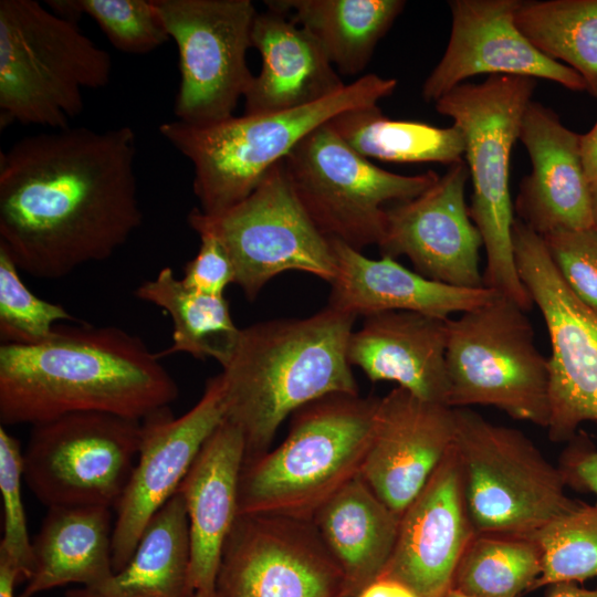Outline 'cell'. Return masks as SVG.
<instances>
[{
    "mask_svg": "<svg viewBox=\"0 0 597 597\" xmlns=\"http://www.w3.org/2000/svg\"><path fill=\"white\" fill-rule=\"evenodd\" d=\"M129 126L22 137L0 155V245L19 270L61 279L108 259L140 227Z\"/></svg>",
    "mask_w": 597,
    "mask_h": 597,
    "instance_id": "obj_1",
    "label": "cell"
},
{
    "mask_svg": "<svg viewBox=\"0 0 597 597\" xmlns=\"http://www.w3.org/2000/svg\"><path fill=\"white\" fill-rule=\"evenodd\" d=\"M177 397L158 354L116 326H59L42 344L0 346L3 427L88 411L143 420Z\"/></svg>",
    "mask_w": 597,
    "mask_h": 597,
    "instance_id": "obj_2",
    "label": "cell"
},
{
    "mask_svg": "<svg viewBox=\"0 0 597 597\" xmlns=\"http://www.w3.org/2000/svg\"><path fill=\"white\" fill-rule=\"evenodd\" d=\"M356 316L326 306L240 331L220 373L226 420L242 433L245 459L270 450L289 415L331 394H359L347 358Z\"/></svg>",
    "mask_w": 597,
    "mask_h": 597,
    "instance_id": "obj_3",
    "label": "cell"
},
{
    "mask_svg": "<svg viewBox=\"0 0 597 597\" xmlns=\"http://www.w3.org/2000/svg\"><path fill=\"white\" fill-rule=\"evenodd\" d=\"M379 397L331 394L297 409L273 450L244 459L239 514L310 520L360 475Z\"/></svg>",
    "mask_w": 597,
    "mask_h": 597,
    "instance_id": "obj_4",
    "label": "cell"
},
{
    "mask_svg": "<svg viewBox=\"0 0 597 597\" xmlns=\"http://www.w3.org/2000/svg\"><path fill=\"white\" fill-rule=\"evenodd\" d=\"M396 87L395 78L371 73L304 106L232 116L207 126L175 119L158 129L192 163L198 209L216 216L245 199L310 133L342 113L377 105Z\"/></svg>",
    "mask_w": 597,
    "mask_h": 597,
    "instance_id": "obj_5",
    "label": "cell"
},
{
    "mask_svg": "<svg viewBox=\"0 0 597 597\" xmlns=\"http://www.w3.org/2000/svg\"><path fill=\"white\" fill-rule=\"evenodd\" d=\"M535 86L532 77L492 75L478 84H460L434 103L464 135L463 157L473 187L469 212L486 253L483 286L525 312L534 303L515 264L509 181L512 149Z\"/></svg>",
    "mask_w": 597,
    "mask_h": 597,
    "instance_id": "obj_6",
    "label": "cell"
},
{
    "mask_svg": "<svg viewBox=\"0 0 597 597\" xmlns=\"http://www.w3.org/2000/svg\"><path fill=\"white\" fill-rule=\"evenodd\" d=\"M112 59L77 21L34 0L0 1V118L70 127L83 111V91L106 86Z\"/></svg>",
    "mask_w": 597,
    "mask_h": 597,
    "instance_id": "obj_7",
    "label": "cell"
},
{
    "mask_svg": "<svg viewBox=\"0 0 597 597\" xmlns=\"http://www.w3.org/2000/svg\"><path fill=\"white\" fill-rule=\"evenodd\" d=\"M453 410L454 448L476 534L527 537L579 504L567 495L558 465L521 430L469 407Z\"/></svg>",
    "mask_w": 597,
    "mask_h": 597,
    "instance_id": "obj_8",
    "label": "cell"
},
{
    "mask_svg": "<svg viewBox=\"0 0 597 597\" xmlns=\"http://www.w3.org/2000/svg\"><path fill=\"white\" fill-rule=\"evenodd\" d=\"M448 406H492L511 418L547 428L548 358L537 349L525 311L498 295L448 318Z\"/></svg>",
    "mask_w": 597,
    "mask_h": 597,
    "instance_id": "obj_9",
    "label": "cell"
},
{
    "mask_svg": "<svg viewBox=\"0 0 597 597\" xmlns=\"http://www.w3.org/2000/svg\"><path fill=\"white\" fill-rule=\"evenodd\" d=\"M291 187L318 231L362 251L379 245L386 229L385 203L411 200L439 176L387 171L353 149L328 123L302 139L283 159Z\"/></svg>",
    "mask_w": 597,
    "mask_h": 597,
    "instance_id": "obj_10",
    "label": "cell"
},
{
    "mask_svg": "<svg viewBox=\"0 0 597 597\" xmlns=\"http://www.w3.org/2000/svg\"><path fill=\"white\" fill-rule=\"evenodd\" d=\"M187 220L197 234L209 233L222 243L234 269V283L250 301L287 271L311 273L328 283L336 275L331 241L301 206L283 160L227 211L208 216L196 208Z\"/></svg>",
    "mask_w": 597,
    "mask_h": 597,
    "instance_id": "obj_11",
    "label": "cell"
},
{
    "mask_svg": "<svg viewBox=\"0 0 597 597\" xmlns=\"http://www.w3.org/2000/svg\"><path fill=\"white\" fill-rule=\"evenodd\" d=\"M142 420L74 412L32 426L23 451V480L48 509H114L140 444Z\"/></svg>",
    "mask_w": 597,
    "mask_h": 597,
    "instance_id": "obj_12",
    "label": "cell"
},
{
    "mask_svg": "<svg viewBox=\"0 0 597 597\" xmlns=\"http://www.w3.org/2000/svg\"><path fill=\"white\" fill-rule=\"evenodd\" d=\"M178 48L177 121L207 126L228 119L254 75L247 63L258 11L250 0H153Z\"/></svg>",
    "mask_w": 597,
    "mask_h": 597,
    "instance_id": "obj_13",
    "label": "cell"
},
{
    "mask_svg": "<svg viewBox=\"0 0 597 597\" xmlns=\"http://www.w3.org/2000/svg\"><path fill=\"white\" fill-rule=\"evenodd\" d=\"M512 242L519 276L551 342L548 437L570 441L582 423L597 425V312L564 282L542 235L519 219Z\"/></svg>",
    "mask_w": 597,
    "mask_h": 597,
    "instance_id": "obj_14",
    "label": "cell"
},
{
    "mask_svg": "<svg viewBox=\"0 0 597 597\" xmlns=\"http://www.w3.org/2000/svg\"><path fill=\"white\" fill-rule=\"evenodd\" d=\"M342 570L313 521L239 514L224 542L214 597H339Z\"/></svg>",
    "mask_w": 597,
    "mask_h": 597,
    "instance_id": "obj_15",
    "label": "cell"
},
{
    "mask_svg": "<svg viewBox=\"0 0 597 597\" xmlns=\"http://www.w3.org/2000/svg\"><path fill=\"white\" fill-rule=\"evenodd\" d=\"M226 419L220 374L210 377L198 402L175 417L169 407L142 420L139 452L127 486L115 507L114 573L132 558L154 514L177 492L200 449Z\"/></svg>",
    "mask_w": 597,
    "mask_h": 597,
    "instance_id": "obj_16",
    "label": "cell"
},
{
    "mask_svg": "<svg viewBox=\"0 0 597 597\" xmlns=\"http://www.w3.org/2000/svg\"><path fill=\"white\" fill-rule=\"evenodd\" d=\"M469 176L463 160L449 166L420 196L386 209L383 255L407 256L416 272L448 285L483 287V241L465 202Z\"/></svg>",
    "mask_w": 597,
    "mask_h": 597,
    "instance_id": "obj_17",
    "label": "cell"
},
{
    "mask_svg": "<svg viewBox=\"0 0 597 597\" xmlns=\"http://www.w3.org/2000/svg\"><path fill=\"white\" fill-rule=\"evenodd\" d=\"M521 0H452L446 51L425 80L421 96L436 103L475 75L543 78L586 92L578 73L534 48L515 24Z\"/></svg>",
    "mask_w": 597,
    "mask_h": 597,
    "instance_id": "obj_18",
    "label": "cell"
},
{
    "mask_svg": "<svg viewBox=\"0 0 597 597\" xmlns=\"http://www.w3.org/2000/svg\"><path fill=\"white\" fill-rule=\"evenodd\" d=\"M475 535L453 443L402 512L394 552L380 577L395 579L420 597H444Z\"/></svg>",
    "mask_w": 597,
    "mask_h": 597,
    "instance_id": "obj_19",
    "label": "cell"
},
{
    "mask_svg": "<svg viewBox=\"0 0 597 597\" xmlns=\"http://www.w3.org/2000/svg\"><path fill=\"white\" fill-rule=\"evenodd\" d=\"M453 408L396 387L379 400L360 476L402 514L454 443Z\"/></svg>",
    "mask_w": 597,
    "mask_h": 597,
    "instance_id": "obj_20",
    "label": "cell"
},
{
    "mask_svg": "<svg viewBox=\"0 0 597 597\" xmlns=\"http://www.w3.org/2000/svg\"><path fill=\"white\" fill-rule=\"evenodd\" d=\"M532 171L520 182L517 219L544 237L596 226L580 154V135L538 102L527 105L519 130Z\"/></svg>",
    "mask_w": 597,
    "mask_h": 597,
    "instance_id": "obj_21",
    "label": "cell"
},
{
    "mask_svg": "<svg viewBox=\"0 0 597 597\" xmlns=\"http://www.w3.org/2000/svg\"><path fill=\"white\" fill-rule=\"evenodd\" d=\"M447 322L408 311L366 316L349 337L348 362L371 381H394L420 399L448 406Z\"/></svg>",
    "mask_w": 597,
    "mask_h": 597,
    "instance_id": "obj_22",
    "label": "cell"
},
{
    "mask_svg": "<svg viewBox=\"0 0 597 597\" xmlns=\"http://www.w3.org/2000/svg\"><path fill=\"white\" fill-rule=\"evenodd\" d=\"M245 459L241 431L224 421L208 438L178 492L187 509L190 535V584L214 597L224 542L238 510L240 473Z\"/></svg>",
    "mask_w": 597,
    "mask_h": 597,
    "instance_id": "obj_23",
    "label": "cell"
},
{
    "mask_svg": "<svg viewBox=\"0 0 597 597\" xmlns=\"http://www.w3.org/2000/svg\"><path fill=\"white\" fill-rule=\"evenodd\" d=\"M336 260L328 306L354 316L391 311L422 313L449 318L483 305L498 292L488 287L464 289L427 279L394 258L370 259L360 251L329 240Z\"/></svg>",
    "mask_w": 597,
    "mask_h": 597,
    "instance_id": "obj_24",
    "label": "cell"
},
{
    "mask_svg": "<svg viewBox=\"0 0 597 597\" xmlns=\"http://www.w3.org/2000/svg\"><path fill=\"white\" fill-rule=\"evenodd\" d=\"M251 41L262 65L243 97L244 114L304 106L346 85L314 35L276 10L258 12Z\"/></svg>",
    "mask_w": 597,
    "mask_h": 597,
    "instance_id": "obj_25",
    "label": "cell"
},
{
    "mask_svg": "<svg viewBox=\"0 0 597 597\" xmlns=\"http://www.w3.org/2000/svg\"><path fill=\"white\" fill-rule=\"evenodd\" d=\"M400 514L357 476L312 519L343 575L339 597H358L384 573L397 541Z\"/></svg>",
    "mask_w": 597,
    "mask_h": 597,
    "instance_id": "obj_26",
    "label": "cell"
},
{
    "mask_svg": "<svg viewBox=\"0 0 597 597\" xmlns=\"http://www.w3.org/2000/svg\"><path fill=\"white\" fill-rule=\"evenodd\" d=\"M113 528L108 507H49L32 541L33 570L19 597L107 579L114 574Z\"/></svg>",
    "mask_w": 597,
    "mask_h": 597,
    "instance_id": "obj_27",
    "label": "cell"
},
{
    "mask_svg": "<svg viewBox=\"0 0 597 597\" xmlns=\"http://www.w3.org/2000/svg\"><path fill=\"white\" fill-rule=\"evenodd\" d=\"M185 500L177 491L150 519L127 565L65 597H193Z\"/></svg>",
    "mask_w": 597,
    "mask_h": 597,
    "instance_id": "obj_28",
    "label": "cell"
},
{
    "mask_svg": "<svg viewBox=\"0 0 597 597\" xmlns=\"http://www.w3.org/2000/svg\"><path fill=\"white\" fill-rule=\"evenodd\" d=\"M318 41L344 75L360 73L404 10L402 0H266Z\"/></svg>",
    "mask_w": 597,
    "mask_h": 597,
    "instance_id": "obj_29",
    "label": "cell"
},
{
    "mask_svg": "<svg viewBox=\"0 0 597 597\" xmlns=\"http://www.w3.org/2000/svg\"><path fill=\"white\" fill-rule=\"evenodd\" d=\"M136 298L163 308L172 323L171 344L158 353H185L196 359L213 358L221 366L230 358L241 328L232 321L224 295H210L186 287L165 266L134 292Z\"/></svg>",
    "mask_w": 597,
    "mask_h": 597,
    "instance_id": "obj_30",
    "label": "cell"
},
{
    "mask_svg": "<svg viewBox=\"0 0 597 597\" xmlns=\"http://www.w3.org/2000/svg\"><path fill=\"white\" fill-rule=\"evenodd\" d=\"M328 124L368 159L451 166L463 160L465 151L464 135L454 124L436 127L422 122L391 119L378 105L342 113Z\"/></svg>",
    "mask_w": 597,
    "mask_h": 597,
    "instance_id": "obj_31",
    "label": "cell"
},
{
    "mask_svg": "<svg viewBox=\"0 0 597 597\" xmlns=\"http://www.w3.org/2000/svg\"><path fill=\"white\" fill-rule=\"evenodd\" d=\"M515 24L542 54L578 73L597 97V0L521 1Z\"/></svg>",
    "mask_w": 597,
    "mask_h": 597,
    "instance_id": "obj_32",
    "label": "cell"
},
{
    "mask_svg": "<svg viewBox=\"0 0 597 597\" xmlns=\"http://www.w3.org/2000/svg\"><path fill=\"white\" fill-rule=\"evenodd\" d=\"M541 572L533 538L476 534L457 566L452 588L473 597H519L531 591Z\"/></svg>",
    "mask_w": 597,
    "mask_h": 597,
    "instance_id": "obj_33",
    "label": "cell"
},
{
    "mask_svg": "<svg viewBox=\"0 0 597 597\" xmlns=\"http://www.w3.org/2000/svg\"><path fill=\"white\" fill-rule=\"evenodd\" d=\"M541 551L542 572L531 591L597 577V504H579L527 536Z\"/></svg>",
    "mask_w": 597,
    "mask_h": 597,
    "instance_id": "obj_34",
    "label": "cell"
},
{
    "mask_svg": "<svg viewBox=\"0 0 597 597\" xmlns=\"http://www.w3.org/2000/svg\"><path fill=\"white\" fill-rule=\"evenodd\" d=\"M46 6L74 21L88 15L125 53H149L170 39L153 0H50Z\"/></svg>",
    "mask_w": 597,
    "mask_h": 597,
    "instance_id": "obj_35",
    "label": "cell"
},
{
    "mask_svg": "<svg viewBox=\"0 0 597 597\" xmlns=\"http://www.w3.org/2000/svg\"><path fill=\"white\" fill-rule=\"evenodd\" d=\"M18 270L0 245V341L11 345L42 344L54 336L55 322L75 318L61 304L34 295Z\"/></svg>",
    "mask_w": 597,
    "mask_h": 597,
    "instance_id": "obj_36",
    "label": "cell"
},
{
    "mask_svg": "<svg viewBox=\"0 0 597 597\" xmlns=\"http://www.w3.org/2000/svg\"><path fill=\"white\" fill-rule=\"evenodd\" d=\"M23 451L17 438L0 427V492L3 505V536L0 563L11 567L25 583L33 570L32 542L22 501Z\"/></svg>",
    "mask_w": 597,
    "mask_h": 597,
    "instance_id": "obj_37",
    "label": "cell"
},
{
    "mask_svg": "<svg viewBox=\"0 0 597 597\" xmlns=\"http://www.w3.org/2000/svg\"><path fill=\"white\" fill-rule=\"evenodd\" d=\"M564 282L597 312V224L542 237Z\"/></svg>",
    "mask_w": 597,
    "mask_h": 597,
    "instance_id": "obj_38",
    "label": "cell"
},
{
    "mask_svg": "<svg viewBox=\"0 0 597 597\" xmlns=\"http://www.w3.org/2000/svg\"><path fill=\"white\" fill-rule=\"evenodd\" d=\"M200 245L197 254L187 262L181 280L193 291L224 295V290L234 283V269L222 243L209 233H199Z\"/></svg>",
    "mask_w": 597,
    "mask_h": 597,
    "instance_id": "obj_39",
    "label": "cell"
},
{
    "mask_svg": "<svg viewBox=\"0 0 597 597\" xmlns=\"http://www.w3.org/2000/svg\"><path fill=\"white\" fill-rule=\"evenodd\" d=\"M558 468L566 486L597 494V446L574 437L561 455Z\"/></svg>",
    "mask_w": 597,
    "mask_h": 597,
    "instance_id": "obj_40",
    "label": "cell"
},
{
    "mask_svg": "<svg viewBox=\"0 0 597 597\" xmlns=\"http://www.w3.org/2000/svg\"><path fill=\"white\" fill-rule=\"evenodd\" d=\"M580 154L597 224V121L580 135Z\"/></svg>",
    "mask_w": 597,
    "mask_h": 597,
    "instance_id": "obj_41",
    "label": "cell"
},
{
    "mask_svg": "<svg viewBox=\"0 0 597 597\" xmlns=\"http://www.w3.org/2000/svg\"><path fill=\"white\" fill-rule=\"evenodd\" d=\"M358 597H420L408 586L387 577H379Z\"/></svg>",
    "mask_w": 597,
    "mask_h": 597,
    "instance_id": "obj_42",
    "label": "cell"
},
{
    "mask_svg": "<svg viewBox=\"0 0 597 597\" xmlns=\"http://www.w3.org/2000/svg\"><path fill=\"white\" fill-rule=\"evenodd\" d=\"M546 597H597L596 588L580 587L577 583H557L548 586Z\"/></svg>",
    "mask_w": 597,
    "mask_h": 597,
    "instance_id": "obj_43",
    "label": "cell"
},
{
    "mask_svg": "<svg viewBox=\"0 0 597 597\" xmlns=\"http://www.w3.org/2000/svg\"><path fill=\"white\" fill-rule=\"evenodd\" d=\"M20 583L18 574L0 563V597H14V587Z\"/></svg>",
    "mask_w": 597,
    "mask_h": 597,
    "instance_id": "obj_44",
    "label": "cell"
},
{
    "mask_svg": "<svg viewBox=\"0 0 597 597\" xmlns=\"http://www.w3.org/2000/svg\"><path fill=\"white\" fill-rule=\"evenodd\" d=\"M444 597H473V596H470V595H465L457 589H453L451 588L446 595Z\"/></svg>",
    "mask_w": 597,
    "mask_h": 597,
    "instance_id": "obj_45",
    "label": "cell"
},
{
    "mask_svg": "<svg viewBox=\"0 0 597 597\" xmlns=\"http://www.w3.org/2000/svg\"><path fill=\"white\" fill-rule=\"evenodd\" d=\"M193 597H208V596L201 593H196Z\"/></svg>",
    "mask_w": 597,
    "mask_h": 597,
    "instance_id": "obj_46",
    "label": "cell"
}]
</instances>
